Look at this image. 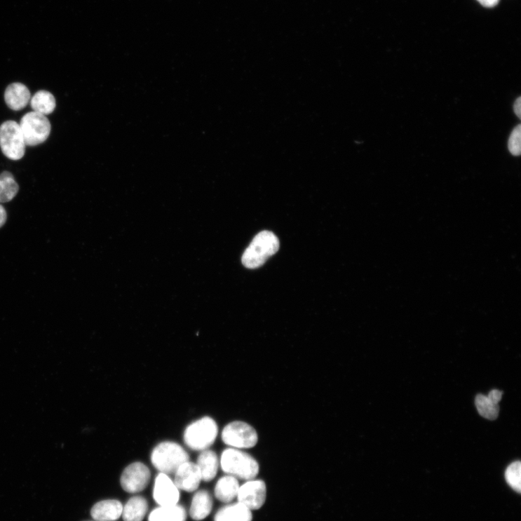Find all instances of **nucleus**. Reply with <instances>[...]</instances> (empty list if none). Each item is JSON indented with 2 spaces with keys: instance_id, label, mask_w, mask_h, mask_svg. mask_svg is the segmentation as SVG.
<instances>
[{
  "instance_id": "nucleus-1",
  "label": "nucleus",
  "mask_w": 521,
  "mask_h": 521,
  "mask_svg": "<svg viewBox=\"0 0 521 521\" xmlns=\"http://www.w3.org/2000/svg\"><path fill=\"white\" fill-rule=\"evenodd\" d=\"M220 466L226 475L245 481L255 480L259 472V465L253 456L233 447L222 452Z\"/></svg>"
},
{
  "instance_id": "nucleus-2",
  "label": "nucleus",
  "mask_w": 521,
  "mask_h": 521,
  "mask_svg": "<svg viewBox=\"0 0 521 521\" xmlns=\"http://www.w3.org/2000/svg\"><path fill=\"white\" fill-rule=\"evenodd\" d=\"M280 242L271 232L262 231L255 236L242 257L243 264L248 269L262 266L279 250Z\"/></svg>"
},
{
  "instance_id": "nucleus-3",
  "label": "nucleus",
  "mask_w": 521,
  "mask_h": 521,
  "mask_svg": "<svg viewBox=\"0 0 521 521\" xmlns=\"http://www.w3.org/2000/svg\"><path fill=\"white\" fill-rule=\"evenodd\" d=\"M190 460L189 453L179 444L165 441L152 450L151 461L154 467L167 475L175 473L178 468Z\"/></svg>"
},
{
  "instance_id": "nucleus-4",
  "label": "nucleus",
  "mask_w": 521,
  "mask_h": 521,
  "mask_svg": "<svg viewBox=\"0 0 521 521\" xmlns=\"http://www.w3.org/2000/svg\"><path fill=\"white\" fill-rule=\"evenodd\" d=\"M218 431V426L212 418L203 417L186 428L184 440L194 451L206 450L215 442Z\"/></svg>"
},
{
  "instance_id": "nucleus-5",
  "label": "nucleus",
  "mask_w": 521,
  "mask_h": 521,
  "mask_svg": "<svg viewBox=\"0 0 521 521\" xmlns=\"http://www.w3.org/2000/svg\"><path fill=\"white\" fill-rule=\"evenodd\" d=\"M19 126L27 146L34 147L46 142L51 133L48 119L34 111L22 117Z\"/></svg>"
},
{
  "instance_id": "nucleus-6",
  "label": "nucleus",
  "mask_w": 521,
  "mask_h": 521,
  "mask_svg": "<svg viewBox=\"0 0 521 521\" xmlns=\"http://www.w3.org/2000/svg\"><path fill=\"white\" fill-rule=\"evenodd\" d=\"M222 440L231 447L243 449L255 447L259 437L252 426L244 421H236L224 427Z\"/></svg>"
},
{
  "instance_id": "nucleus-7",
  "label": "nucleus",
  "mask_w": 521,
  "mask_h": 521,
  "mask_svg": "<svg viewBox=\"0 0 521 521\" xmlns=\"http://www.w3.org/2000/svg\"><path fill=\"white\" fill-rule=\"evenodd\" d=\"M26 146L18 123L9 121L0 126V147L10 160L16 161L24 157Z\"/></svg>"
},
{
  "instance_id": "nucleus-8",
  "label": "nucleus",
  "mask_w": 521,
  "mask_h": 521,
  "mask_svg": "<svg viewBox=\"0 0 521 521\" xmlns=\"http://www.w3.org/2000/svg\"><path fill=\"white\" fill-rule=\"evenodd\" d=\"M151 478L149 468L142 462H135L123 471L121 484L123 489L129 493H138L144 490Z\"/></svg>"
},
{
  "instance_id": "nucleus-9",
  "label": "nucleus",
  "mask_w": 521,
  "mask_h": 521,
  "mask_svg": "<svg viewBox=\"0 0 521 521\" xmlns=\"http://www.w3.org/2000/svg\"><path fill=\"white\" fill-rule=\"evenodd\" d=\"M266 498V484L257 480L246 481L240 486L237 496L238 502L252 511L260 509L265 503Z\"/></svg>"
},
{
  "instance_id": "nucleus-10",
  "label": "nucleus",
  "mask_w": 521,
  "mask_h": 521,
  "mask_svg": "<svg viewBox=\"0 0 521 521\" xmlns=\"http://www.w3.org/2000/svg\"><path fill=\"white\" fill-rule=\"evenodd\" d=\"M179 490L168 475L160 473L154 482V499L160 506L177 505L180 499Z\"/></svg>"
},
{
  "instance_id": "nucleus-11",
  "label": "nucleus",
  "mask_w": 521,
  "mask_h": 521,
  "mask_svg": "<svg viewBox=\"0 0 521 521\" xmlns=\"http://www.w3.org/2000/svg\"><path fill=\"white\" fill-rule=\"evenodd\" d=\"M175 475L174 483L176 487L187 492H195L202 481L198 466L190 461L181 465Z\"/></svg>"
},
{
  "instance_id": "nucleus-12",
  "label": "nucleus",
  "mask_w": 521,
  "mask_h": 521,
  "mask_svg": "<svg viewBox=\"0 0 521 521\" xmlns=\"http://www.w3.org/2000/svg\"><path fill=\"white\" fill-rule=\"evenodd\" d=\"M5 100L9 108L19 111L25 108L29 103L31 93L25 84L13 83L6 88Z\"/></svg>"
},
{
  "instance_id": "nucleus-13",
  "label": "nucleus",
  "mask_w": 521,
  "mask_h": 521,
  "mask_svg": "<svg viewBox=\"0 0 521 521\" xmlns=\"http://www.w3.org/2000/svg\"><path fill=\"white\" fill-rule=\"evenodd\" d=\"M123 510V506L119 501H103L93 506L90 515L97 521H115L121 517Z\"/></svg>"
},
{
  "instance_id": "nucleus-14",
  "label": "nucleus",
  "mask_w": 521,
  "mask_h": 521,
  "mask_svg": "<svg viewBox=\"0 0 521 521\" xmlns=\"http://www.w3.org/2000/svg\"><path fill=\"white\" fill-rule=\"evenodd\" d=\"M198 466L203 482L212 481L219 469V461L217 453L211 449L201 451L197 459Z\"/></svg>"
},
{
  "instance_id": "nucleus-15",
  "label": "nucleus",
  "mask_w": 521,
  "mask_h": 521,
  "mask_svg": "<svg viewBox=\"0 0 521 521\" xmlns=\"http://www.w3.org/2000/svg\"><path fill=\"white\" fill-rule=\"evenodd\" d=\"M240 488L238 479L226 475L216 485L215 494L217 499L224 503H231L237 498Z\"/></svg>"
},
{
  "instance_id": "nucleus-16",
  "label": "nucleus",
  "mask_w": 521,
  "mask_h": 521,
  "mask_svg": "<svg viewBox=\"0 0 521 521\" xmlns=\"http://www.w3.org/2000/svg\"><path fill=\"white\" fill-rule=\"evenodd\" d=\"M213 501L211 494L206 490L197 492L193 497L190 515L195 520L206 518L211 513Z\"/></svg>"
},
{
  "instance_id": "nucleus-17",
  "label": "nucleus",
  "mask_w": 521,
  "mask_h": 521,
  "mask_svg": "<svg viewBox=\"0 0 521 521\" xmlns=\"http://www.w3.org/2000/svg\"><path fill=\"white\" fill-rule=\"evenodd\" d=\"M252 510L238 502L219 509L215 521H252Z\"/></svg>"
},
{
  "instance_id": "nucleus-18",
  "label": "nucleus",
  "mask_w": 521,
  "mask_h": 521,
  "mask_svg": "<svg viewBox=\"0 0 521 521\" xmlns=\"http://www.w3.org/2000/svg\"><path fill=\"white\" fill-rule=\"evenodd\" d=\"M148 510V503L144 497L137 496L130 498L123 507L124 521H143Z\"/></svg>"
},
{
  "instance_id": "nucleus-19",
  "label": "nucleus",
  "mask_w": 521,
  "mask_h": 521,
  "mask_svg": "<svg viewBox=\"0 0 521 521\" xmlns=\"http://www.w3.org/2000/svg\"><path fill=\"white\" fill-rule=\"evenodd\" d=\"M187 513L181 506H160L149 516V521H186Z\"/></svg>"
},
{
  "instance_id": "nucleus-20",
  "label": "nucleus",
  "mask_w": 521,
  "mask_h": 521,
  "mask_svg": "<svg viewBox=\"0 0 521 521\" xmlns=\"http://www.w3.org/2000/svg\"><path fill=\"white\" fill-rule=\"evenodd\" d=\"M30 101L34 111L45 116L51 114L56 107L55 97L47 90H39Z\"/></svg>"
},
{
  "instance_id": "nucleus-21",
  "label": "nucleus",
  "mask_w": 521,
  "mask_h": 521,
  "mask_svg": "<svg viewBox=\"0 0 521 521\" xmlns=\"http://www.w3.org/2000/svg\"><path fill=\"white\" fill-rule=\"evenodd\" d=\"M19 187L13 175L9 172L0 174V203L12 201L17 195Z\"/></svg>"
},
{
  "instance_id": "nucleus-22",
  "label": "nucleus",
  "mask_w": 521,
  "mask_h": 521,
  "mask_svg": "<svg viewBox=\"0 0 521 521\" xmlns=\"http://www.w3.org/2000/svg\"><path fill=\"white\" fill-rule=\"evenodd\" d=\"M475 406L479 414L489 420H495L499 416L500 407L493 403L487 396L480 394L475 398Z\"/></svg>"
},
{
  "instance_id": "nucleus-23",
  "label": "nucleus",
  "mask_w": 521,
  "mask_h": 521,
  "mask_svg": "<svg viewBox=\"0 0 521 521\" xmlns=\"http://www.w3.org/2000/svg\"><path fill=\"white\" fill-rule=\"evenodd\" d=\"M506 480L509 486L515 492L521 491V464L519 461L511 464L506 471Z\"/></svg>"
},
{
  "instance_id": "nucleus-24",
  "label": "nucleus",
  "mask_w": 521,
  "mask_h": 521,
  "mask_svg": "<svg viewBox=\"0 0 521 521\" xmlns=\"http://www.w3.org/2000/svg\"><path fill=\"white\" fill-rule=\"evenodd\" d=\"M521 126L518 125L513 130L508 140V149L515 156L521 152Z\"/></svg>"
},
{
  "instance_id": "nucleus-25",
  "label": "nucleus",
  "mask_w": 521,
  "mask_h": 521,
  "mask_svg": "<svg viewBox=\"0 0 521 521\" xmlns=\"http://www.w3.org/2000/svg\"><path fill=\"white\" fill-rule=\"evenodd\" d=\"M503 393L500 391L493 390L492 391L487 398L494 404H498L502 399Z\"/></svg>"
},
{
  "instance_id": "nucleus-26",
  "label": "nucleus",
  "mask_w": 521,
  "mask_h": 521,
  "mask_svg": "<svg viewBox=\"0 0 521 521\" xmlns=\"http://www.w3.org/2000/svg\"><path fill=\"white\" fill-rule=\"evenodd\" d=\"M478 1L484 7L493 8L499 4L500 0H478Z\"/></svg>"
},
{
  "instance_id": "nucleus-27",
  "label": "nucleus",
  "mask_w": 521,
  "mask_h": 521,
  "mask_svg": "<svg viewBox=\"0 0 521 521\" xmlns=\"http://www.w3.org/2000/svg\"><path fill=\"white\" fill-rule=\"evenodd\" d=\"M7 220V212L4 206L0 205V229L6 224Z\"/></svg>"
},
{
  "instance_id": "nucleus-28",
  "label": "nucleus",
  "mask_w": 521,
  "mask_h": 521,
  "mask_svg": "<svg viewBox=\"0 0 521 521\" xmlns=\"http://www.w3.org/2000/svg\"><path fill=\"white\" fill-rule=\"evenodd\" d=\"M520 106H521V98L518 97L514 103L513 110H514L515 114L519 119H520V116H521Z\"/></svg>"
},
{
  "instance_id": "nucleus-29",
  "label": "nucleus",
  "mask_w": 521,
  "mask_h": 521,
  "mask_svg": "<svg viewBox=\"0 0 521 521\" xmlns=\"http://www.w3.org/2000/svg\"><path fill=\"white\" fill-rule=\"evenodd\" d=\"M95 521H97V520H95Z\"/></svg>"
}]
</instances>
